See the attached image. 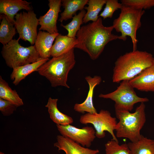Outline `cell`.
Wrapping results in <instances>:
<instances>
[{"mask_svg":"<svg viewBox=\"0 0 154 154\" xmlns=\"http://www.w3.org/2000/svg\"><path fill=\"white\" fill-rule=\"evenodd\" d=\"M113 26H105L101 17L95 22L81 27L77 33V43L74 48L86 52L90 58L97 59L109 42L119 39V36L112 33Z\"/></svg>","mask_w":154,"mask_h":154,"instance_id":"obj_1","label":"cell"},{"mask_svg":"<svg viewBox=\"0 0 154 154\" xmlns=\"http://www.w3.org/2000/svg\"><path fill=\"white\" fill-rule=\"evenodd\" d=\"M154 58L146 51L133 50L120 56L115 63L112 78L114 83L130 80L151 66Z\"/></svg>","mask_w":154,"mask_h":154,"instance_id":"obj_2","label":"cell"},{"mask_svg":"<svg viewBox=\"0 0 154 154\" xmlns=\"http://www.w3.org/2000/svg\"><path fill=\"white\" fill-rule=\"evenodd\" d=\"M74 49L52 57L38 69L39 74L47 79L52 87L61 86L70 88L67 84L68 76L76 62Z\"/></svg>","mask_w":154,"mask_h":154,"instance_id":"obj_3","label":"cell"},{"mask_svg":"<svg viewBox=\"0 0 154 154\" xmlns=\"http://www.w3.org/2000/svg\"><path fill=\"white\" fill-rule=\"evenodd\" d=\"M145 108L144 103H141L133 113L125 110L115 109L116 117L119 120L115 130L117 137L126 138L131 142L140 139L141 135L140 131L146 121Z\"/></svg>","mask_w":154,"mask_h":154,"instance_id":"obj_4","label":"cell"},{"mask_svg":"<svg viewBox=\"0 0 154 154\" xmlns=\"http://www.w3.org/2000/svg\"><path fill=\"white\" fill-rule=\"evenodd\" d=\"M120 10L119 16L114 20L112 26L117 32L121 33L119 39L125 41L127 36L130 37L133 50H136L138 41L137 31L141 26V19L145 11L123 5Z\"/></svg>","mask_w":154,"mask_h":154,"instance_id":"obj_5","label":"cell"},{"mask_svg":"<svg viewBox=\"0 0 154 154\" xmlns=\"http://www.w3.org/2000/svg\"><path fill=\"white\" fill-rule=\"evenodd\" d=\"M19 38L13 39L3 45L1 51L6 65L13 69L35 62L42 58L34 45L24 47L19 43Z\"/></svg>","mask_w":154,"mask_h":154,"instance_id":"obj_6","label":"cell"},{"mask_svg":"<svg viewBox=\"0 0 154 154\" xmlns=\"http://www.w3.org/2000/svg\"><path fill=\"white\" fill-rule=\"evenodd\" d=\"M134 88L129 80H123L115 91L106 94H101L98 96L100 98L110 99L114 101L115 109L130 112L133 109L135 104L139 102L144 103L149 100L147 98L138 96Z\"/></svg>","mask_w":154,"mask_h":154,"instance_id":"obj_7","label":"cell"},{"mask_svg":"<svg viewBox=\"0 0 154 154\" xmlns=\"http://www.w3.org/2000/svg\"><path fill=\"white\" fill-rule=\"evenodd\" d=\"M79 120L82 124H92L96 137L104 138L106 136L105 131H107L111 135L112 139L118 141L114 132L117 123L116 118L112 117L109 111L102 109L99 113H87L81 115Z\"/></svg>","mask_w":154,"mask_h":154,"instance_id":"obj_8","label":"cell"},{"mask_svg":"<svg viewBox=\"0 0 154 154\" xmlns=\"http://www.w3.org/2000/svg\"><path fill=\"white\" fill-rule=\"evenodd\" d=\"M14 26L19 35V38L28 41L33 45L38 33L39 19L33 10L18 13L15 17Z\"/></svg>","mask_w":154,"mask_h":154,"instance_id":"obj_9","label":"cell"},{"mask_svg":"<svg viewBox=\"0 0 154 154\" xmlns=\"http://www.w3.org/2000/svg\"><path fill=\"white\" fill-rule=\"evenodd\" d=\"M56 126L61 135L83 147H90L96 137L95 130L92 127L86 126L79 128L70 124L56 125Z\"/></svg>","mask_w":154,"mask_h":154,"instance_id":"obj_10","label":"cell"},{"mask_svg":"<svg viewBox=\"0 0 154 154\" xmlns=\"http://www.w3.org/2000/svg\"><path fill=\"white\" fill-rule=\"evenodd\" d=\"M48 1L49 9L45 14L38 19L40 26L39 30L45 31L51 34L57 33L58 30L56 24L59 13L61 12V0H49Z\"/></svg>","mask_w":154,"mask_h":154,"instance_id":"obj_11","label":"cell"},{"mask_svg":"<svg viewBox=\"0 0 154 154\" xmlns=\"http://www.w3.org/2000/svg\"><path fill=\"white\" fill-rule=\"evenodd\" d=\"M85 79L89 85L87 96L85 101L82 103L76 104L74 106V109L75 111L82 114L85 112L90 113H96L97 111L93 103L94 90L96 86L101 82V78L98 76H95L93 77L89 76H86Z\"/></svg>","mask_w":154,"mask_h":154,"instance_id":"obj_12","label":"cell"},{"mask_svg":"<svg viewBox=\"0 0 154 154\" xmlns=\"http://www.w3.org/2000/svg\"><path fill=\"white\" fill-rule=\"evenodd\" d=\"M57 141L54 144V147L59 151H64L65 154H97L98 149H92L85 147L70 139L61 135L57 136Z\"/></svg>","mask_w":154,"mask_h":154,"instance_id":"obj_13","label":"cell"},{"mask_svg":"<svg viewBox=\"0 0 154 154\" xmlns=\"http://www.w3.org/2000/svg\"><path fill=\"white\" fill-rule=\"evenodd\" d=\"M134 88L144 92H154V61L152 64L129 80Z\"/></svg>","mask_w":154,"mask_h":154,"instance_id":"obj_14","label":"cell"},{"mask_svg":"<svg viewBox=\"0 0 154 154\" xmlns=\"http://www.w3.org/2000/svg\"><path fill=\"white\" fill-rule=\"evenodd\" d=\"M31 3L23 0H0V13L5 15L10 21L14 24L15 17L21 10L28 11L32 10Z\"/></svg>","mask_w":154,"mask_h":154,"instance_id":"obj_15","label":"cell"},{"mask_svg":"<svg viewBox=\"0 0 154 154\" xmlns=\"http://www.w3.org/2000/svg\"><path fill=\"white\" fill-rule=\"evenodd\" d=\"M59 34H51L44 31H39L34 45L40 58H47L51 56L53 42Z\"/></svg>","mask_w":154,"mask_h":154,"instance_id":"obj_16","label":"cell"},{"mask_svg":"<svg viewBox=\"0 0 154 154\" xmlns=\"http://www.w3.org/2000/svg\"><path fill=\"white\" fill-rule=\"evenodd\" d=\"M49 60V58H42L35 62L13 68L10 75V78L15 86L33 72L37 71L38 68Z\"/></svg>","mask_w":154,"mask_h":154,"instance_id":"obj_17","label":"cell"},{"mask_svg":"<svg viewBox=\"0 0 154 154\" xmlns=\"http://www.w3.org/2000/svg\"><path fill=\"white\" fill-rule=\"evenodd\" d=\"M77 43L76 37L70 38L67 35L59 34L56 37L51 48V56L56 57L61 55L74 48Z\"/></svg>","mask_w":154,"mask_h":154,"instance_id":"obj_18","label":"cell"},{"mask_svg":"<svg viewBox=\"0 0 154 154\" xmlns=\"http://www.w3.org/2000/svg\"><path fill=\"white\" fill-rule=\"evenodd\" d=\"M57 99L49 98L45 105L47 108L50 119L56 125H66L72 124L73 122V118L60 111L57 108Z\"/></svg>","mask_w":154,"mask_h":154,"instance_id":"obj_19","label":"cell"},{"mask_svg":"<svg viewBox=\"0 0 154 154\" xmlns=\"http://www.w3.org/2000/svg\"><path fill=\"white\" fill-rule=\"evenodd\" d=\"M88 0H62V6L64 8V11L60 14L58 21L62 23L71 19L73 15H76L77 11L84 9L87 4Z\"/></svg>","mask_w":154,"mask_h":154,"instance_id":"obj_20","label":"cell"},{"mask_svg":"<svg viewBox=\"0 0 154 154\" xmlns=\"http://www.w3.org/2000/svg\"><path fill=\"white\" fill-rule=\"evenodd\" d=\"M127 144L130 154H154V140L142 135L138 141Z\"/></svg>","mask_w":154,"mask_h":154,"instance_id":"obj_21","label":"cell"},{"mask_svg":"<svg viewBox=\"0 0 154 154\" xmlns=\"http://www.w3.org/2000/svg\"><path fill=\"white\" fill-rule=\"evenodd\" d=\"M0 17L1 19L0 25V42L4 45L13 40L16 33V30L14 24L5 15L1 14Z\"/></svg>","mask_w":154,"mask_h":154,"instance_id":"obj_22","label":"cell"},{"mask_svg":"<svg viewBox=\"0 0 154 154\" xmlns=\"http://www.w3.org/2000/svg\"><path fill=\"white\" fill-rule=\"evenodd\" d=\"M0 98L12 103L17 107L23 105L22 99L16 91L12 90L1 76H0Z\"/></svg>","mask_w":154,"mask_h":154,"instance_id":"obj_23","label":"cell"},{"mask_svg":"<svg viewBox=\"0 0 154 154\" xmlns=\"http://www.w3.org/2000/svg\"><path fill=\"white\" fill-rule=\"evenodd\" d=\"M106 1V0H88V6L84 8L87 10V12L83 19V23H86L90 21L93 22L96 21L99 18V13Z\"/></svg>","mask_w":154,"mask_h":154,"instance_id":"obj_24","label":"cell"},{"mask_svg":"<svg viewBox=\"0 0 154 154\" xmlns=\"http://www.w3.org/2000/svg\"><path fill=\"white\" fill-rule=\"evenodd\" d=\"M86 13L84 9H83L78 14L74 15L72 17L71 21L65 25L62 23L60 26L63 27L68 32V37L71 38L76 37L78 31L80 29V26L83 23V19Z\"/></svg>","mask_w":154,"mask_h":154,"instance_id":"obj_25","label":"cell"},{"mask_svg":"<svg viewBox=\"0 0 154 154\" xmlns=\"http://www.w3.org/2000/svg\"><path fill=\"white\" fill-rule=\"evenodd\" d=\"M105 154H130V151L127 143L121 145L118 141L112 139L105 145Z\"/></svg>","mask_w":154,"mask_h":154,"instance_id":"obj_26","label":"cell"},{"mask_svg":"<svg viewBox=\"0 0 154 154\" xmlns=\"http://www.w3.org/2000/svg\"><path fill=\"white\" fill-rule=\"evenodd\" d=\"M122 5L137 9H148L154 7V0H121Z\"/></svg>","mask_w":154,"mask_h":154,"instance_id":"obj_27","label":"cell"},{"mask_svg":"<svg viewBox=\"0 0 154 154\" xmlns=\"http://www.w3.org/2000/svg\"><path fill=\"white\" fill-rule=\"evenodd\" d=\"M105 7L103 11L99 16L102 17L104 19L112 17L115 11L120 9L122 5L118 2L117 0H106Z\"/></svg>","mask_w":154,"mask_h":154,"instance_id":"obj_28","label":"cell"},{"mask_svg":"<svg viewBox=\"0 0 154 154\" xmlns=\"http://www.w3.org/2000/svg\"><path fill=\"white\" fill-rule=\"evenodd\" d=\"M18 107L14 104L0 98V111L5 116L13 114Z\"/></svg>","mask_w":154,"mask_h":154,"instance_id":"obj_29","label":"cell"},{"mask_svg":"<svg viewBox=\"0 0 154 154\" xmlns=\"http://www.w3.org/2000/svg\"><path fill=\"white\" fill-rule=\"evenodd\" d=\"M0 154H5L4 153L2 152H0Z\"/></svg>","mask_w":154,"mask_h":154,"instance_id":"obj_30","label":"cell"},{"mask_svg":"<svg viewBox=\"0 0 154 154\" xmlns=\"http://www.w3.org/2000/svg\"><path fill=\"white\" fill-rule=\"evenodd\" d=\"M97 154H99V153H97Z\"/></svg>","mask_w":154,"mask_h":154,"instance_id":"obj_31","label":"cell"}]
</instances>
